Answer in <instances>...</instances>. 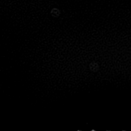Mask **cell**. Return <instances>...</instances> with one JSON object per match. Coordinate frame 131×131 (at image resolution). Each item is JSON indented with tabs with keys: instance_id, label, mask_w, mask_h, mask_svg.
<instances>
[]
</instances>
